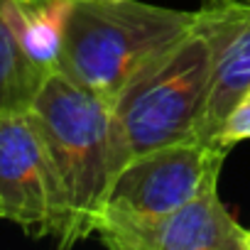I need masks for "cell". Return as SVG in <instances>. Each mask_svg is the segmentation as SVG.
Instances as JSON below:
<instances>
[{"instance_id": "10", "label": "cell", "mask_w": 250, "mask_h": 250, "mask_svg": "<svg viewBox=\"0 0 250 250\" xmlns=\"http://www.w3.org/2000/svg\"><path fill=\"white\" fill-rule=\"evenodd\" d=\"M243 140H250V88L245 91V96L238 101L233 113L221 125V130L216 135V145L230 150Z\"/></svg>"}, {"instance_id": "5", "label": "cell", "mask_w": 250, "mask_h": 250, "mask_svg": "<svg viewBox=\"0 0 250 250\" xmlns=\"http://www.w3.org/2000/svg\"><path fill=\"white\" fill-rule=\"evenodd\" d=\"M0 213L62 248L69 213L44 138L30 110H0Z\"/></svg>"}, {"instance_id": "11", "label": "cell", "mask_w": 250, "mask_h": 250, "mask_svg": "<svg viewBox=\"0 0 250 250\" xmlns=\"http://www.w3.org/2000/svg\"><path fill=\"white\" fill-rule=\"evenodd\" d=\"M245 250H250V228L245 230Z\"/></svg>"}, {"instance_id": "9", "label": "cell", "mask_w": 250, "mask_h": 250, "mask_svg": "<svg viewBox=\"0 0 250 250\" xmlns=\"http://www.w3.org/2000/svg\"><path fill=\"white\" fill-rule=\"evenodd\" d=\"M47 74L27 59L0 13V110H27Z\"/></svg>"}, {"instance_id": "12", "label": "cell", "mask_w": 250, "mask_h": 250, "mask_svg": "<svg viewBox=\"0 0 250 250\" xmlns=\"http://www.w3.org/2000/svg\"><path fill=\"white\" fill-rule=\"evenodd\" d=\"M208 3H216V0H208Z\"/></svg>"}, {"instance_id": "3", "label": "cell", "mask_w": 250, "mask_h": 250, "mask_svg": "<svg viewBox=\"0 0 250 250\" xmlns=\"http://www.w3.org/2000/svg\"><path fill=\"white\" fill-rule=\"evenodd\" d=\"M208 86L211 44L196 22L187 37L138 71L115 98V174L143 152L194 138L204 118Z\"/></svg>"}, {"instance_id": "8", "label": "cell", "mask_w": 250, "mask_h": 250, "mask_svg": "<svg viewBox=\"0 0 250 250\" xmlns=\"http://www.w3.org/2000/svg\"><path fill=\"white\" fill-rule=\"evenodd\" d=\"M71 8L74 0H0V13L15 40L42 71L59 64Z\"/></svg>"}, {"instance_id": "1", "label": "cell", "mask_w": 250, "mask_h": 250, "mask_svg": "<svg viewBox=\"0 0 250 250\" xmlns=\"http://www.w3.org/2000/svg\"><path fill=\"white\" fill-rule=\"evenodd\" d=\"M27 110L44 138L64 191L69 213L64 248H71L96 233L115 177L113 105L64 71L52 69Z\"/></svg>"}, {"instance_id": "4", "label": "cell", "mask_w": 250, "mask_h": 250, "mask_svg": "<svg viewBox=\"0 0 250 250\" xmlns=\"http://www.w3.org/2000/svg\"><path fill=\"white\" fill-rule=\"evenodd\" d=\"M226 157V147L196 135L133 157L115 174L96 228L172 213L211 182H218Z\"/></svg>"}, {"instance_id": "7", "label": "cell", "mask_w": 250, "mask_h": 250, "mask_svg": "<svg viewBox=\"0 0 250 250\" xmlns=\"http://www.w3.org/2000/svg\"><path fill=\"white\" fill-rule=\"evenodd\" d=\"M196 15L211 44V86L196 135L216 143L221 125L250 88V0H204Z\"/></svg>"}, {"instance_id": "2", "label": "cell", "mask_w": 250, "mask_h": 250, "mask_svg": "<svg viewBox=\"0 0 250 250\" xmlns=\"http://www.w3.org/2000/svg\"><path fill=\"white\" fill-rule=\"evenodd\" d=\"M196 22V10L140 0H74L57 69L113 105L138 71L187 37Z\"/></svg>"}, {"instance_id": "13", "label": "cell", "mask_w": 250, "mask_h": 250, "mask_svg": "<svg viewBox=\"0 0 250 250\" xmlns=\"http://www.w3.org/2000/svg\"><path fill=\"white\" fill-rule=\"evenodd\" d=\"M0 218H3V213H0Z\"/></svg>"}, {"instance_id": "6", "label": "cell", "mask_w": 250, "mask_h": 250, "mask_svg": "<svg viewBox=\"0 0 250 250\" xmlns=\"http://www.w3.org/2000/svg\"><path fill=\"white\" fill-rule=\"evenodd\" d=\"M245 230L211 182L191 201L150 221L101 223L96 238L113 250H245Z\"/></svg>"}]
</instances>
